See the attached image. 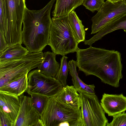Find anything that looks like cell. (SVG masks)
I'll return each instance as SVG.
<instances>
[{"mask_svg": "<svg viewBox=\"0 0 126 126\" xmlns=\"http://www.w3.org/2000/svg\"><path fill=\"white\" fill-rule=\"evenodd\" d=\"M105 0H84L82 5L93 13L98 11L104 3Z\"/></svg>", "mask_w": 126, "mask_h": 126, "instance_id": "cell-23", "label": "cell"}, {"mask_svg": "<svg viewBox=\"0 0 126 126\" xmlns=\"http://www.w3.org/2000/svg\"><path fill=\"white\" fill-rule=\"evenodd\" d=\"M69 23L74 36L79 43L84 41L85 32L84 26L74 11L68 15Z\"/></svg>", "mask_w": 126, "mask_h": 126, "instance_id": "cell-20", "label": "cell"}, {"mask_svg": "<svg viewBox=\"0 0 126 126\" xmlns=\"http://www.w3.org/2000/svg\"><path fill=\"white\" fill-rule=\"evenodd\" d=\"M69 72L72 77L73 85L79 93L80 92L92 94H95V86L94 84L87 85L80 78L77 71L76 61L72 59L69 62Z\"/></svg>", "mask_w": 126, "mask_h": 126, "instance_id": "cell-17", "label": "cell"}, {"mask_svg": "<svg viewBox=\"0 0 126 126\" xmlns=\"http://www.w3.org/2000/svg\"><path fill=\"white\" fill-rule=\"evenodd\" d=\"M44 56L42 51L29 52L21 58L0 63V87L38 67Z\"/></svg>", "mask_w": 126, "mask_h": 126, "instance_id": "cell-6", "label": "cell"}, {"mask_svg": "<svg viewBox=\"0 0 126 126\" xmlns=\"http://www.w3.org/2000/svg\"><path fill=\"white\" fill-rule=\"evenodd\" d=\"M51 19L48 45L52 52L63 56L76 52L79 43L72 32L68 15Z\"/></svg>", "mask_w": 126, "mask_h": 126, "instance_id": "cell-4", "label": "cell"}, {"mask_svg": "<svg viewBox=\"0 0 126 126\" xmlns=\"http://www.w3.org/2000/svg\"><path fill=\"white\" fill-rule=\"evenodd\" d=\"M58 100L65 105L76 109H80L81 102L79 94L73 85L63 87L56 96Z\"/></svg>", "mask_w": 126, "mask_h": 126, "instance_id": "cell-14", "label": "cell"}, {"mask_svg": "<svg viewBox=\"0 0 126 126\" xmlns=\"http://www.w3.org/2000/svg\"><path fill=\"white\" fill-rule=\"evenodd\" d=\"M43 60L37 69L44 74L55 77L60 66L56 60V54L49 51L45 52Z\"/></svg>", "mask_w": 126, "mask_h": 126, "instance_id": "cell-15", "label": "cell"}, {"mask_svg": "<svg viewBox=\"0 0 126 126\" xmlns=\"http://www.w3.org/2000/svg\"><path fill=\"white\" fill-rule=\"evenodd\" d=\"M20 106L18 96L0 92V110L10 119L15 126Z\"/></svg>", "mask_w": 126, "mask_h": 126, "instance_id": "cell-12", "label": "cell"}, {"mask_svg": "<svg viewBox=\"0 0 126 126\" xmlns=\"http://www.w3.org/2000/svg\"><path fill=\"white\" fill-rule=\"evenodd\" d=\"M113 119L107 126H126V113L124 112L113 116Z\"/></svg>", "mask_w": 126, "mask_h": 126, "instance_id": "cell-24", "label": "cell"}, {"mask_svg": "<svg viewBox=\"0 0 126 126\" xmlns=\"http://www.w3.org/2000/svg\"><path fill=\"white\" fill-rule=\"evenodd\" d=\"M76 52L79 71L86 76H95L102 82L114 87L119 86V81L123 78L119 52L91 46L85 49L78 48Z\"/></svg>", "mask_w": 126, "mask_h": 126, "instance_id": "cell-1", "label": "cell"}, {"mask_svg": "<svg viewBox=\"0 0 126 126\" xmlns=\"http://www.w3.org/2000/svg\"><path fill=\"white\" fill-rule=\"evenodd\" d=\"M123 0H107L113 3H116Z\"/></svg>", "mask_w": 126, "mask_h": 126, "instance_id": "cell-27", "label": "cell"}, {"mask_svg": "<svg viewBox=\"0 0 126 126\" xmlns=\"http://www.w3.org/2000/svg\"><path fill=\"white\" fill-rule=\"evenodd\" d=\"M21 44H18L8 47L0 52V63L20 59L27 55L29 53V50Z\"/></svg>", "mask_w": 126, "mask_h": 126, "instance_id": "cell-19", "label": "cell"}, {"mask_svg": "<svg viewBox=\"0 0 126 126\" xmlns=\"http://www.w3.org/2000/svg\"><path fill=\"white\" fill-rule=\"evenodd\" d=\"M56 0H51L42 9L30 10L27 7L24 17L22 40L30 53L42 51L49 43L52 23L50 13Z\"/></svg>", "mask_w": 126, "mask_h": 126, "instance_id": "cell-2", "label": "cell"}, {"mask_svg": "<svg viewBox=\"0 0 126 126\" xmlns=\"http://www.w3.org/2000/svg\"><path fill=\"white\" fill-rule=\"evenodd\" d=\"M28 85L26 92L29 95L36 94L48 97L55 96L63 86L55 77L45 75L38 69L30 72L28 75Z\"/></svg>", "mask_w": 126, "mask_h": 126, "instance_id": "cell-8", "label": "cell"}, {"mask_svg": "<svg viewBox=\"0 0 126 126\" xmlns=\"http://www.w3.org/2000/svg\"><path fill=\"white\" fill-rule=\"evenodd\" d=\"M120 29H123L126 33V13L105 25L91 38L85 41L84 44L91 46L93 44L106 35Z\"/></svg>", "mask_w": 126, "mask_h": 126, "instance_id": "cell-13", "label": "cell"}, {"mask_svg": "<svg viewBox=\"0 0 126 126\" xmlns=\"http://www.w3.org/2000/svg\"><path fill=\"white\" fill-rule=\"evenodd\" d=\"M126 13V0L116 3L107 0L92 18L91 34L97 33L102 27L114 19Z\"/></svg>", "mask_w": 126, "mask_h": 126, "instance_id": "cell-9", "label": "cell"}, {"mask_svg": "<svg viewBox=\"0 0 126 126\" xmlns=\"http://www.w3.org/2000/svg\"><path fill=\"white\" fill-rule=\"evenodd\" d=\"M68 58L65 55L61 58L60 67L55 77L61 83L63 87L67 85V79L69 71V63L67 60Z\"/></svg>", "mask_w": 126, "mask_h": 126, "instance_id": "cell-21", "label": "cell"}, {"mask_svg": "<svg viewBox=\"0 0 126 126\" xmlns=\"http://www.w3.org/2000/svg\"><path fill=\"white\" fill-rule=\"evenodd\" d=\"M20 108L15 126H42L40 115L33 106L31 97L18 96Z\"/></svg>", "mask_w": 126, "mask_h": 126, "instance_id": "cell-10", "label": "cell"}, {"mask_svg": "<svg viewBox=\"0 0 126 126\" xmlns=\"http://www.w3.org/2000/svg\"><path fill=\"white\" fill-rule=\"evenodd\" d=\"M100 104L105 112L109 116H113L126 110V97L123 94H109L104 93Z\"/></svg>", "mask_w": 126, "mask_h": 126, "instance_id": "cell-11", "label": "cell"}, {"mask_svg": "<svg viewBox=\"0 0 126 126\" xmlns=\"http://www.w3.org/2000/svg\"><path fill=\"white\" fill-rule=\"evenodd\" d=\"M5 0L7 22L4 30L1 31L8 47L22 44V25L26 8L25 0Z\"/></svg>", "mask_w": 126, "mask_h": 126, "instance_id": "cell-5", "label": "cell"}, {"mask_svg": "<svg viewBox=\"0 0 126 126\" xmlns=\"http://www.w3.org/2000/svg\"><path fill=\"white\" fill-rule=\"evenodd\" d=\"M30 95L33 106L40 115L46 104L48 97L36 94H31Z\"/></svg>", "mask_w": 126, "mask_h": 126, "instance_id": "cell-22", "label": "cell"}, {"mask_svg": "<svg viewBox=\"0 0 126 126\" xmlns=\"http://www.w3.org/2000/svg\"><path fill=\"white\" fill-rule=\"evenodd\" d=\"M40 121L42 126H82L80 109L65 105L56 96L48 97Z\"/></svg>", "mask_w": 126, "mask_h": 126, "instance_id": "cell-3", "label": "cell"}, {"mask_svg": "<svg viewBox=\"0 0 126 126\" xmlns=\"http://www.w3.org/2000/svg\"><path fill=\"white\" fill-rule=\"evenodd\" d=\"M28 74L11 81L0 87V92L18 96L23 94L27 89Z\"/></svg>", "mask_w": 126, "mask_h": 126, "instance_id": "cell-16", "label": "cell"}, {"mask_svg": "<svg viewBox=\"0 0 126 126\" xmlns=\"http://www.w3.org/2000/svg\"><path fill=\"white\" fill-rule=\"evenodd\" d=\"M0 52L4 51L8 47L2 32L0 31Z\"/></svg>", "mask_w": 126, "mask_h": 126, "instance_id": "cell-26", "label": "cell"}, {"mask_svg": "<svg viewBox=\"0 0 126 126\" xmlns=\"http://www.w3.org/2000/svg\"><path fill=\"white\" fill-rule=\"evenodd\" d=\"M80 99L82 126H106L108 120L97 96L80 92Z\"/></svg>", "mask_w": 126, "mask_h": 126, "instance_id": "cell-7", "label": "cell"}, {"mask_svg": "<svg viewBox=\"0 0 126 126\" xmlns=\"http://www.w3.org/2000/svg\"><path fill=\"white\" fill-rule=\"evenodd\" d=\"M84 0H56L52 14L54 17L66 15L82 4Z\"/></svg>", "mask_w": 126, "mask_h": 126, "instance_id": "cell-18", "label": "cell"}, {"mask_svg": "<svg viewBox=\"0 0 126 126\" xmlns=\"http://www.w3.org/2000/svg\"><path fill=\"white\" fill-rule=\"evenodd\" d=\"M0 126H13L10 119L1 110H0Z\"/></svg>", "mask_w": 126, "mask_h": 126, "instance_id": "cell-25", "label": "cell"}]
</instances>
